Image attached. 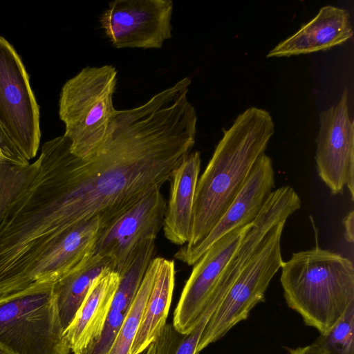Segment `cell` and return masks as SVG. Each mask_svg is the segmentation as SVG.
Returning <instances> with one entry per match:
<instances>
[{"instance_id": "obj_1", "label": "cell", "mask_w": 354, "mask_h": 354, "mask_svg": "<svg viewBox=\"0 0 354 354\" xmlns=\"http://www.w3.org/2000/svg\"><path fill=\"white\" fill-rule=\"evenodd\" d=\"M274 133L270 113L250 107L223 131V138L196 184L189 242L201 243L231 205Z\"/></svg>"}, {"instance_id": "obj_2", "label": "cell", "mask_w": 354, "mask_h": 354, "mask_svg": "<svg viewBox=\"0 0 354 354\" xmlns=\"http://www.w3.org/2000/svg\"><path fill=\"white\" fill-rule=\"evenodd\" d=\"M281 268L287 305L320 334L354 302V266L347 257L316 246L292 253Z\"/></svg>"}, {"instance_id": "obj_3", "label": "cell", "mask_w": 354, "mask_h": 354, "mask_svg": "<svg viewBox=\"0 0 354 354\" xmlns=\"http://www.w3.org/2000/svg\"><path fill=\"white\" fill-rule=\"evenodd\" d=\"M55 281H37L0 296L2 353L70 354L55 301Z\"/></svg>"}, {"instance_id": "obj_4", "label": "cell", "mask_w": 354, "mask_h": 354, "mask_svg": "<svg viewBox=\"0 0 354 354\" xmlns=\"http://www.w3.org/2000/svg\"><path fill=\"white\" fill-rule=\"evenodd\" d=\"M118 72L111 65L86 66L62 86L59 116L75 156L86 159L102 142L116 109L113 96Z\"/></svg>"}, {"instance_id": "obj_5", "label": "cell", "mask_w": 354, "mask_h": 354, "mask_svg": "<svg viewBox=\"0 0 354 354\" xmlns=\"http://www.w3.org/2000/svg\"><path fill=\"white\" fill-rule=\"evenodd\" d=\"M286 221L276 223L212 314L201 336L197 353L223 337L236 324L246 319L252 309L264 300L265 293L283 260L281 238Z\"/></svg>"}, {"instance_id": "obj_6", "label": "cell", "mask_w": 354, "mask_h": 354, "mask_svg": "<svg viewBox=\"0 0 354 354\" xmlns=\"http://www.w3.org/2000/svg\"><path fill=\"white\" fill-rule=\"evenodd\" d=\"M0 128L25 160L37 153L39 107L14 47L0 36Z\"/></svg>"}, {"instance_id": "obj_7", "label": "cell", "mask_w": 354, "mask_h": 354, "mask_svg": "<svg viewBox=\"0 0 354 354\" xmlns=\"http://www.w3.org/2000/svg\"><path fill=\"white\" fill-rule=\"evenodd\" d=\"M173 8L171 0H116L100 22L116 48H160L171 38Z\"/></svg>"}, {"instance_id": "obj_8", "label": "cell", "mask_w": 354, "mask_h": 354, "mask_svg": "<svg viewBox=\"0 0 354 354\" xmlns=\"http://www.w3.org/2000/svg\"><path fill=\"white\" fill-rule=\"evenodd\" d=\"M166 210L160 189L151 192L102 228L93 254L109 259L120 275L138 248L147 241L156 239L163 227Z\"/></svg>"}, {"instance_id": "obj_9", "label": "cell", "mask_w": 354, "mask_h": 354, "mask_svg": "<svg viewBox=\"0 0 354 354\" xmlns=\"http://www.w3.org/2000/svg\"><path fill=\"white\" fill-rule=\"evenodd\" d=\"M315 156L319 176L333 195L347 187L354 200V125L345 89L337 104L319 114Z\"/></svg>"}, {"instance_id": "obj_10", "label": "cell", "mask_w": 354, "mask_h": 354, "mask_svg": "<svg viewBox=\"0 0 354 354\" xmlns=\"http://www.w3.org/2000/svg\"><path fill=\"white\" fill-rule=\"evenodd\" d=\"M252 223L235 228L219 239L196 262L174 313L173 326L190 333L213 299L227 263Z\"/></svg>"}, {"instance_id": "obj_11", "label": "cell", "mask_w": 354, "mask_h": 354, "mask_svg": "<svg viewBox=\"0 0 354 354\" xmlns=\"http://www.w3.org/2000/svg\"><path fill=\"white\" fill-rule=\"evenodd\" d=\"M274 187V171L270 157L263 153L256 161L241 190L207 236L191 248L181 246L174 257L191 266L210 246L231 230L252 223Z\"/></svg>"}, {"instance_id": "obj_12", "label": "cell", "mask_w": 354, "mask_h": 354, "mask_svg": "<svg viewBox=\"0 0 354 354\" xmlns=\"http://www.w3.org/2000/svg\"><path fill=\"white\" fill-rule=\"evenodd\" d=\"M102 228L100 216H95L60 234L30 268L22 289L37 281H57L92 255Z\"/></svg>"}, {"instance_id": "obj_13", "label": "cell", "mask_w": 354, "mask_h": 354, "mask_svg": "<svg viewBox=\"0 0 354 354\" xmlns=\"http://www.w3.org/2000/svg\"><path fill=\"white\" fill-rule=\"evenodd\" d=\"M352 37L348 12L326 6L297 32L272 49L267 57H290L326 50L344 43Z\"/></svg>"}, {"instance_id": "obj_14", "label": "cell", "mask_w": 354, "mask_h": 354, "mask_svg": "<svg viewBox=\"0 0 354 354\" xmlns=\"http://www.w3.org/2000/svg\"><path fill=\"white\" fill-rule=\"evenodd\" d=\"M120 276L109 271L96 278L64 331L71 351L78 354L100 336L117 290Z\"/></svg>"}, {"instance_id": "obj_15", "label": "cell", "mask_w": 354, "mask_h": 354, "mask_svg": "<svg viewBox=\"0 0 354 354\" xmlns=\"http://www.w3.org/2000/svg\"><path fill=\"white\" fill-rule=\"evenodd\" d=\"M201 163L200 152H190L171 171L169 179L170 196L162 227L165 237L176 245H186L190 238Z\"/></svg>"}, {"instance_id": "obj_16", "label": "cell", "mask_w": 354, "mask_h": 354, "mask_svg": "<svg viewBox=\"0 0 354 354\" xmlns=\"http://www.w3.org/2000/svg\"><path fill=\"white\" fill-rule=\"evenodd\" d=\"M175 283V266L172 260L158 257L155 280L145 307L130 354H141L155 342L166 324Z\"/></svg>"}, {"instance_id": "obj_17", "label": "cell", "mask_w": 354, "mask_h": 354, "mask_svg": "<svg viewBox=\"0 0 354 354\" xmlns=\"http://www.w3.org/2000/svg\"><path fill=\"white\" fill-rule=\"evenodd\" d=\"M109 271H114L111 261L92 254L55 282L54 294L64 331L94 280Z\"/></svg>"}, {"instance_id": "obj_18", "label": "cell", "mask_w": 354, "mask_h": 354, "mask_svg": "<svg viewBox=\"0 0 354 354\" xmlns=\"http://www.w3.org/2000/svg\"><path fill=\"white\" fill-rule=\"evenodd\" d=\"M158 265V257L153 258L148 266L115 339L106 354H130L131 346L138 330L145 307L153 287Z\"/></svg>"}, {"instance_id": "obj_19", "label": "cell", "mask_w": 354, "mask_h": 354, "mask_svg": "<svg viewBox=\"0 0 354 354\" xmlns=\"http://www.w3.org/2000/svg\"><path fill=\"white\" fill-rule=\"evenodd\" d=\"M215 310L212 305L208 306L199 322L187 334L178 332L172 324H166L154 342L155 354H198L201 336Z\"/></svg>"}, {"instance_id": "obj_20", "label": "cell", "mask_w": 354, "mask_h": 354, "mask_svg": "<svg viewBox=\"0 0 354 354\" xmlns=\"http://www.w3.org/2000/svg\"><path fill=\"white\" fill-rule=\"evenodd\" d=\"M313 344L324 354H354V302L339 321Z\"/></svg>"}, {"instance_id": "obj_21", "label": "cell", "mask_w": 354, "mask_h": 354, "mask_svg": "<svg viewBox=\"0 0 354 354\" xmlns=\"http://www.w3.org/2000/svg\"><path fill=\"white\" fill-rule=\"evenodd\" d=\"M37 159L26 166L0 163V215L17 192L37 170Z\"/></svg>"}, {"instance_id": "obj_22", "label": "cell", "mask_w": 354, "mask_h": 354, "mask_svg": "<svg viewBox=\"0 0 354 354\" xmlns=\"http://www.w3.org/2000/svg\"><path fill=\"white\" fill-rule=\"evenodd\" d=\"M0 163L26 166L29 162L24 158L0 128Z\"/></svg>"}, {"instance_id": "obj_23", "label": "cell", "mask_w": 354, "mask_h": 354, "mask_svg": "<svg viewBox=\"0 0 354 354\" xmlns=\"http://www.w3.org/2000/svg\"><path fill=\"white\" fill-rule=\"evenodd\" d=\"M344 226V238L349 243H353L354 241V213L351 211L343 219Z\"/></svg>"}, {"instance_id": "obj_24", "label": "cell", "mask_w": 354, "mask_h": 354, "mask_svg": "<svg viewBox=\"0 0 354 354\" xmlns=\"http://www.w3.org/2000/svg\"><path fill=\"white\" fill-rule=\"evenodd\" d=\"M289 354H324L313 344L310 345L288 349Z\"/></svg>"}, {"instance_id": "obj_25", "label": "cell", "mask_w": 354, "mask_h": 354, "mask_svg": "<svg viewBox=\"0 0 354 354\" xmlns=\"http://www.w3.org/2000/svg\"><path fill=\"white\" fill-rule=\"evenodd\" d=\"M141 354H155V344L153 342Z\"/></svg>"}, {"instance_id": "obj_26", "label": "cell", "mask_w": 354, "mask_h": 354, "mask_svg": "<svg viewBox=\"0 0 354 354\" xmlns=\"http://www.w3.org/2000/svg\"><path fill=\"white\" fill-rule=\"evenodd\" d=\"M0 354H4L3 353H2L1 351H0Z\"/></svg>"}]
</instances>
